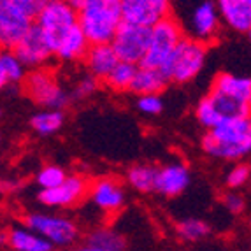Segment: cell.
<instances>
[{
  "label": "cell",
  "mask_w": 251,
  "mask_h": 251,
  "mask_svg": "<svg viewBox=\"0 0 251 251\" xmlns=\"http://www.w3.org/2000/svg\"><path fill=\"white\" fill-rule=\"evenodd\" d=\"M202 150L211 158L243 162L251 151V118H225L202 139Z\"/></svg>",
  "instance_id": "1"
},
{
  "label": "cell",
  "mask_w": 251,
  "mask_h": 251,
  "mask_svg": "<svg viewBox=\"0 0 251 251\" xmlns=\"http://www.w3.org/2000/svg\"><path fill=\"white\" fill-rule=\"evenodd\" d=\"M77 25L90 46L109 44L122 25V4L120 0H88L75 7Z\"/></svg>",
  "instance_id": "2"
},
{
  "label": "cell",
  "mask_w": 251,
  "mask_h": 251,
  "mask_svg": "<svg viewBox=\"0 0 251 251\" xmlns=\"http://www.w3.org/2000/svg\"><path fill=\"white\" fill-rule=\"evenodd\" d=\"M34 25L48 42L51 53H54L60 44L79 26L77 11L69 0H48L35 16Z\"/></svg>",
  "instance_id": "3"
},
{
  "label": "cell",
  "mask_w": 251,
  "mask_h": 251,
  "mask_svg": "<svg viewBox=\"0 0 251 251\" xmlns=\"http://www.w3.org/2000/svg\"><path fill=\"white\" fill-rule=\"evenodd\" d=\"M207 51H209L207 44L184 35L162 67L169 83L184 84L195 79L204 69Z\"/></svg>",
  "instance_id": "4"
},
{
  "label": "cell",
  "mask_w": 251,
  "mask_h": 251,
  "mask_svg": "<svg viewBox=\"0 0 251 251\" xmlns=\"http://www.w3.org/2000/svg\"><path fill=\"white\" fill-rule=\"evenodd\" d=\"M21 86H23V92L30 100L42 109L63 111L72 100L71 92L63 84H60L56 72L50 67L28 71Z\"/></svg>",
  "instance_id": "5"
},
{
  "label": "cell",
  "mask_w": 251,
  "mask_h": 251,
  "mask_svg": "<svg viewBox=\"0 0 251 251\" xmlns=\"http://www.w3.org/2000/svg\"><path fill=\"white\" fill-rule=\"evenodd\" d=\"M184 37L183 26L179 21L172 16L163 18L162 21L150 26V39H148V48L144 53L143 62L139 65L143 67L162 69L163 63L167 62L171 53L176 50L179 41Z\"/></svg>",
  "instance_id": "6"
},
{
  "label": "cell",
  "mask_w": 251,
  "mask_h": 251,
  "mask_svg": "<svg viewBox=\"0 0 251 251\" xmlns=\"http://www.w3.org/2000/svg\"><path fill=\"white\" fill-rule=\"evenodd\" d=\"M25 226L46 239L51 246L69 248L79 239V226L74 220L62 214H48V213H32L26 214Z\"/></svg>",
  "instance_id": "7"
},
{
  "label": "cell",
  "mask_w": 251,
  "mask_h": 251,
  "mask_svg": "<svg viewBox=\"0 0 251 251\" xmlns=\"http://www.w3.org/2000/svg\"><path fill=\"white\" fill-rule=\"evenodd\" d=\"M148 39H150V28L148 26H139L122 21V25L118 26L116 34H114L113 41L109 44H111L120 62L139 65L143 62L144 53H146Z\"/></svg>",
  "instance_id": "8"
},
{
  "label": "cell",
  "mask_w": 251,
  "mask_h": 251,
  "mask_svg": "<svg viewBox=\"0 0 251 251\" xmlns=\"http://www.w3.org/2000/svg\"><path fill=\"white\" fill-rule=\"evenodd\" d=\"M88 184L90 181L83 174H67V177L58 186L50 190H41L37 199L46 207L69 209V207L79 205L88 197Z\"/></svg>",
  "instance_id": "9"
},
{
  "label": "cell",
  "mask_w": 251,
  "mask_h": 251,
  "mask_svg": "<svg viewBox=\"0 0 251 251\" xmlns=\"http://www.w3.org/2000/svg\"><path fill=\"white\" fill-rule=\"evenodd\" d=\"M123 21L139 26H153L171 16V0H120Z\"/></svg>",
  "instance_id": "10"
},
{
  "label": "cell",
  "mask_w": 251,
  "mask_h": 251,
  "mask_svg": "<svg viewBox=\"0 0 251 251\" xmlns=\"http://www.w3.org/2000/svg\"><path fill=\"white\" fill-rule=\"evenodd\" d=\"M14 54L28 71L48 67L53 60V53H51L48 42L44 41L42 34L34 23L28 28V32L23 35V39L18 42V46L14 48Z\"/></svg>",
  "instance_id": "11"
},
{
  "label": "cell",
  "mask_w": 251,
  "mask_h": 251,
  "mask_svg": "<svg viewBox=\"0 0 251 251\" xmlns=\"http://www.w3.org/2000/svg\"><path fill=\"white\" fill-rule=\"evenodd\" d=\"M88 197L97 209L107 214H116L125 205V190L122 183L113 177H99L90 181Z\"/></svg>",
  "instance_id": "12"
},
{
  "label": "cell",
  "mask_w": 251,
  "mask_h": 251,
  "mask_svg": "<svg viewBox=\"0 0 251 251\" xmlns=\"http://www.w3.org/2000/svg\"><path fill=\"white\" fill-rule=\"evenodd\" d=\"M34 21L7 4L0 5V51H14Z\"/></svg>",
  "instance_id": "13"
},
{
  "label": "cell",
  "mask_w": 251,
  "mask_h": 251,
  "mask_svg": "<svg viewBox=\"0 0 251 251\" xmlns=\"http://www.w3.org/2000/svg\"><path fill=\"white\" fill-rule=\"evenodd\" d=\"M190 169L183 162H169L156 169L155 192L163 197H177L190 184Z\"/></svg>",
  "instance_id": "14"
},
{
  "label": "cell",
  "mask_w": 251,
  "mask_h": 251,
  "mask_svg": "<svg viewBox=\"0 0 251 251\" xmlns=\"http://www.w3.org/2000/svg\"><path fill=\"white\" fill-rule=\"evenodd\" d=\"M220 30H222V20L214 2L211 0L201 2L192 14V37L209 46V42L218 39Z\"/></svg>",
  "instance_id": "15"
},
{
  "label": "cell",
  "mask_w": 251,
  "mask_h": 251,
  "mask_svg": "<svg viewBox=\"0 0 251 251\" xmlns=\"http://www.w3.org/2000/svg\"><path fill=\"white\" fill-rule=\"evenodd\" d=\"M220 20L237 34H250L251 0H216Z\"/></svg>",
  "instance_id": "16"
},
{
  "label": "cell",
  "mask_w": 251,
  "mask_h": 251,
  "mask_svg": "<svg viewBox=\"0 0 251 251\" xmlns=\"http://www.w3.org/2000/svg\"><path fill=\"white\" fill-rule=\"evenodd\" d=\"M209 92L228 97L239 104L251 105V79L246 75H235L230 72H220L213 79Z\"/></svg>",
  "instance_id": "17"
},
{
  "label": "cell",
  "mask_w": 251,
  "mask_h": 251,
  "mask_svg": "<svg viewBox=\"0 0 251 251\" xmlns=\"http://www.w3.org/2000/svg\"><path fill=\"white\" fill-rule=\"evenodd\" d=\"M120 62L118 56L114 54L111 44H93L88 48L84 54L83 63L88 74L95 77L99 83L107 77V74L114 69V65Z\"/></svg>",
  "instance_id": "18"
},
{
  "label": "cell",
  "mask_w": 251,
  "mask_h": 251,
  "mask_svg": "<svg viewBox=\"0 0 251 251\" xmlns=\"http://www.w3.org/2000/svg\"><path fill=\"white\" fill-rule=\"evenodd\" d=\"M167 86L169 79L162 69L139 65L135 71L134 81H132V86H130V92L135 95H162V92Z\"/></svg>",
  "instance_id": "19"
},
{
  "label": "cell",
  "mask_w": 251,
  "mask_h": 251,
  "mask_svg": "<svg viewBox=\"0 0 251 251\" xmlns=\"http://www.w3.org/2000/svg\"><path fill=\"white\" fill-rule=\"evenodd\" d=\"M90 48V42L86 41L84 34L81 32V28H77L69 35L65 41L62 42L58 46V50L53 53V58L60 60L63 63H77V62H83L84 54L88 51Z\"/></svg>",
  "instance_id": "20"
},
{
  "label": "cell",
  "mask_w": 251,
  "mask_h": 251,
  "mask_svg": "<svg viewBox=\"0 0 251 251\" xmlns=\"http://www.w3.org/2000/svg\"><path fill=\"white\" fill-rule=\"evenodd\" d=\"M5 243L14 251H53V246L26 226H14L7 234Z\"/></svg>",
  "instance_id": "21"
},
{
  "label": "cell",
  "mask_w": 251,
  "mask_h": 251,
  "mask_svg": "<svg viewBox=\"0 0 251 251\" xmlns=\"http://www.w3.org/2000/svg\"><path fill=\"white\" fill-rule=\"evenodd\" d=\"M65 125V113L58 109H44L34 114L30 120V126L39 135H53Z\"/></svg>",
  "instance_id": "22"
},
{
  "label": "cell",
  "mask_w": 251,
  "mask_h": 251,
  "mask_svg": "<svg viewBox=\"0 0 251 251\" xmlns=\"http://www.w3.org/2000/svg\"><path fill=\"white\" fill-rule=\"evenodd\" d=\"M156 165L151 163H137L130 167L126 172V181L134 190L141 193L155 192V179H156Z\"/></svg>",
  "instance_id": "23"
},
{
  "label": "cell",
  "mask_w": 251,
  "mask_h": 251,
  "mask_svg": "<svg viewBox=\"0 0 251 251\" xmlns=\"http://www.w3.org/2000/svg\"><path fill=\"white\" fill-rule=\"evenodd\" d=\"M86 244L99 248L102 251H125L126 248L125 237L113 228H109V226H99L93 232H90Z\"/></svg>",
  "instance_id": "24"
},
{
  "label": "cell",
  "mask_w": 251,
  "mask_h": 251,
  "mask_svg": "<svg viewBox=\"0 0 251 251\" xmlns=\"http://www.w3.org/2000/svg\"><path fill=\"white\" fill-rule=\"evenodd\" d=\"M137 67L139 65H134V63L118 62L102 83H104L111 92H130V86H132V81H134Z\"/></svg>",
  "instance_id": "25"
},
{
  "label": "cell",
  "mask_w": 251,
  "mask_h": 251,
  "mask_svg": "<svg viewBox=\"0 0 251 251\" xmlns=\"http://www.w3.org/2000/svg\"><path fill=\"white\" fill-rule=\"evenodd\" d=\"M0 65H2V72H4L7 84H21L28 72V69L21 63L14 51H0Z\"/></svg>",
  "instance_id": "26"
},
{
  "label": "cell",
  "mask_w": 251,
  "mask_h": 251,
  "mask_svg": "<svg viewBox=\"0 0 251 251\" xmlns=\"http://www.w3.org/2000/svg\"><path fill=\"white\" fill-rule=\"evenodd\" d=\"M177 235H179L183 241H188V243H197L201 239H204L205 235L209 234L211 228L209 225L201 220V218H186V220H181L176 226Z\"/></svg>",
  "instance_id": "27"
},
{
  "label": "cell",
  "mask_w": 251,
  "mask_h": 251,
  "mask_svg": "<svg viewBox=\"0 0 251 251\" xmlns=\"http://www.w3.org/2000/svg\"><path fill=\"white\" fill-rule=\"evenodd\" d=\"M195 118H197V122L201 123L205 130L214 128V126L223 120L207 95H204L201 100H199L197 107H195Z\"/></svg>",
  "instance_id": "28"
},
{
  "label": "cell",
  "mask_w": 251,
  "mask_h": 251,
  "mask_svg": "<svg viewBox=\"0 0 251 251\" xmlns=\"http://www.w3.org/2000/svg\"><path fill=\"white\" fill-rule=\"evenodd\" d=\"M67 177V172L65 169L60 167V165H46L37 172L35 176V183L41 190H50L58 186L63 179Z\"/></svg>",
  "instance_id": "29"
},
{
  "label": "cell",
  "mask_w": 251,
  "mask_h": 251,
  "mask_svg": "<svg viewBox=\"0 0 251 251\" xmlns=\"http://www.w3.org/2000/svg\"><path fill=\"white\" fill-rule=\"evenodd\" d=\"M251 169L246 162H237L230 171L226 172L225 176V186L230 192H239L241 188H244L250 181Z\"/></svg>",
  "instance_id": "30"
},
{
  "label": "cell",
  "mask_w": 251,
  "mask_h": 251,
  "mask_svg": "<svg viewBox=\"0 0 251 251\" xmlns=\"http://www.w3.org/2000/svg\"><path fill=\"white\" fill-rule=\"evenodd\" d=\"M137 111L144 116H158L163 113V99L162 95H137Z\"/></svg>",
  "instance_id": "31"
},
{
  "label": "cell",
  "mask_w": 251,
  "mask_h": 251,
  "mask_svg": "<svg viewBox=\"0 0 251 251\" xmlns=\"http://www.w3.org/2000/svg\"><path fill=\"white\" fill-rule=\"evenodd\" d=\"M46 2L48 0H4V4L11 5V7H14L16 11L23 13L32 21L35 20V16H37L39 11H41L42 5L46 4Z\"/></svg>",
  "instance_id": "32"
},
{
  "label": "cell",
  "mask_w": 251,
  "mask_h": 251,
  "mask_svg": "<svg viewBox=\"0 0 251 251\" xmlns=\"http://www.w3.org/2000/svg\"><path fill=\"white\" fill-rule=\"evenodd\" d=\"M97 88H99V81L90 74H86L75 83L74 90L71 92V97L72 99H88L97 92Z\"/></svg>",
  "instance_id": "33"
},
{
  "label": "cell",
  "mask_w": 251,
  "mask_h": 251,
  "mask_svg": "<svg viewBox=\"0 0 251 251\" xmlns=\"http://www.w3.org/2000/svg\"><path fill=\"white\" fill-rule=\"evenodd\" d=\"M223 205L225 209L232 214H243L244 209H246V199L244 195H241L239 192H228L223 195Z\"/></svg>",
  "instance_id": "34"
},
{
  "label": "cell",
  "mask_w": 251,
  "mask_h": 251,
  "mask_svg": "<svg viewBox=\"0 0 251 251\" xmlns=\"http://www.w3.org/2000/svg\"><path fill=\"white\" fill-rule=\"evenodd\" d=\"M71 251H102V250H99V248H93V246H90V244H84V246L74 248V250H71Z\"/></svg>",
  "instance_id": "35"
},
{
  "label": "cell",
  "mask_w": 251,
  "mask_h": 251,
  "mask_svg": "<svg viewBox=\"0 0 251 251\" xmlns=\"http://www.w3.org/2000/svg\"><path fill=\"white\" fill-rule=\"evenodd\" d=\"M7 86V81H5V75L2 72V65H0V90H4Z\"/></svg>",
  "instance_id": "36"
},
{
  "label": "cell",
  "mask_w": 251,
  "mask_h": 251,
  "mask_svg": "<svg viewBox=\"0 0 251 251\" xmlns=\"http://www.w3.org/2000/svg\"><path fill=\"white\" fill-rule=\"evenodd\" d=\"M69 2H71V4L74 5V7H79L81 4H84V2H88V0H69Z\"/></svg>",
  "instance_id": "37"
},
{
  "label": "cell",
  "mask_w": 251,
  "mask_h": 251,
  "mask_svg": "<svg viewBox=\"0 0 251 251\" xmlns=\"http://www.w3.org/2000/svg\"><path fill=\"white\" fill-rule=\"evenodd\" d=\"M5 239H7V234H5V232H0V244H4Z\"/></svg>",
  "instance_id": "38"
},
{
  "label": "cell",
  "mask_w": 251,
  "mask_h": 251,
  "mask_svg": "<svg viewBox=\"0 0 251 251\" xmlns=\"http://www.w3.org/2000/svg\"><path fill=\"white\" fill-rule=\"evenodd\" d=\"M0 141H2V130H0Z\"/></svg>",
  "instance_id": "39"
},
{
  "label": "cell",
  "mask_w": 251,
  "mask_h": 251,
  "mask_svg": "<svg viewBox=\"0 0 251 251\" xmlns=\"http://www.w3.org/2000/svg\"><path fill=\"white\" fill-rule=\"evenodd\" d=\"M0 118H2V107H0Z\"/></svg>",
  "instance_id": "40"
},
{
  "label": "cell",
  "mask_w": 251,
  "mask_h": 251,
  "mask_svg": "<svg viewBox=\"0 0 251 251\" xmlns=\"http://www.w3.org/2000/svg\"><path fill=\"white\" fill-rule=\"evenodd\" d=\"M2 4H4V0H0V5H2Z\"/></svg>",
  "instance_id": "41"
}]
</instances>
